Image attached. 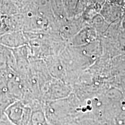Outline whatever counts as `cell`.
<instances>
[{"instance_id": "obj_1", "label": "cell", "mask_w": 125, "mask_h": 125, "mask_svg": "<svg viewBox=\"0 0 125 125\" xmlns=\"http://www.w3.org/2000/svg\"><path fill=\"white\" fill-rule=\"evenodd\" d=\"M44 111L47 120L51 125H66L73 123L77 109L74 98L71 97L50 101L45 104Z\"/></svg>"}, {"instance_id": "obj_2", "label": "cell", "mask_w": 125, "mask_h": 125, "mask_svg": "<svg viewBox=\"0 0 125 125\" xmlns=\"http://www.w3.org/2000/svg\"><path fill=\"white\" fill-rule=\"evenodd\" d=\"M32 110L23 101L16 100L9 105L4 114L15 125H29Z\"/></svg>"}, {"instance_id": "obj_3", "label": "cell", "mask_w": 125, "mask_h": 125, "mask_svg": "<svg viewBox=\"0 0 125 125\" xmlns=\"http://www.w3.org/2000/svg\"><path fill=\"white\" fill-rule=\"evenodd\" d=\"M78 125H101L97 121L91 119H82L78 122Z\"/></svg>"}, {"instance_id": "obj_4", "label": "cell", "mask_w": 125, "mask_h": 125, "mask_svg": "<svg viewBox=\"0 0 125 125\" xmlns=\"http://www.w3.org/2000/svg\"><path fill=\"white\" fill-rule=\"evenodd\" d=\"M0 125H15L8 119L4 113L0 116Z\"/></svg>"}, {"instance_id": "obj_5", "label": "cell", "mask_w": 125, "mask_h": 125, "mask_svg": "<svg viewBox=\"0 0 125 125\" xmlns=\"http://www.w3.org/2000/svg\"><path fill=\"white\" fill-rule=\"evenodd\" d=\"M78 125V124H76V123H69V124H68V125Z\"/></svg>"}]
</instances>
